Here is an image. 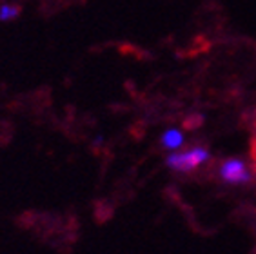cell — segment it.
Listing matches in <instances>:
<instances>
[{
    "mask_svg": "<svg viewBox=\"0 0 256 254\" xmlns=\"http://www.w3.org/2000/svg\"><path fill=\"white\" fill-rule=\"evenodd\" d=\"M20 6H11V4H2L0 6V22H10L15 20L20 15Z\"/></svg>",
    "mask_w": 256,
    "mask_h": 254,
    "instance_id": "cell-4",
    "label": "cell"
},
{
    "mask_svg": "<svg viewBox=\"0 0 256 254\" xmlns=\"http://www.w3.org/2000/svg\"><path fill=\"white\" fill-rule=\"evenodd\" d=\"M211 160V152L209 149L202 146H192L186 151H171L166 156L164 164L168 169H171L172 172H192L200 169L202 166H206L207 162Z\"/></svg>",
    "mask_w": 256,
    "mask_h": 254,
    "instance_id": "cell-2",
    "label": "cell"
},
{
    "mask_svg": "<svg viewBox=\"0 0 256 254\" xmlns=\"http://www.w3.org/2000/svg\"><path fill=\"white\" fill-rule=\"evenodd\" d=\"M218 180L231 187H244L252 184L254 180V171L249 166V162L240 156H229L218 162L216 166Z\"/></svg>",
    "mask_w": 256,
    "mask_h": 254,
    "instance_id": "cell-1",
    "label": "cell"
},
{
    "mask_svg": "<svg viewBox=\"0 0 256 254\" xmlns=\"http://www.w3.org/2000/svg\"><path fill=\"white\" fill-rule=\"evenodd\" d=\"M184 144H186V134L178 127H169L160 136V147H162L164 151H180Z\"/></svg>",
    "mask_w": 256,
    "mask_h": 254,
    "instance_id": "cell-3",
    "label": "cell"
}]
</instances>
